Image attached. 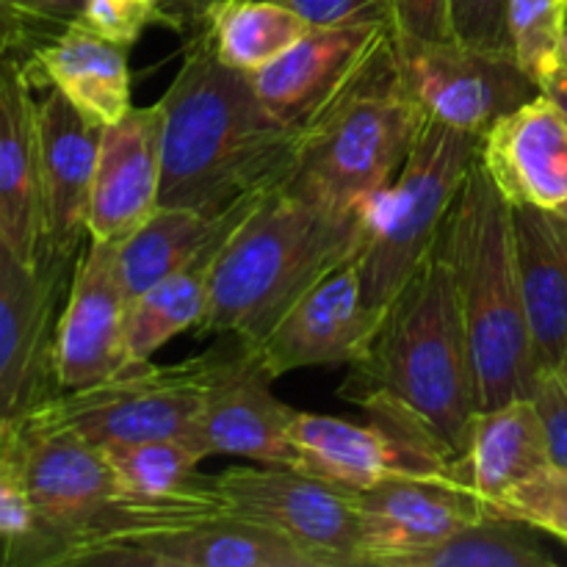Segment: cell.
<instances>
[{
  "label": "cell",
  "instance_id": "1",
  "mask_svg": "<svg viewBox=\"0 0 567 567\" xmlns=\"http://www.w3.org/2000/svg\"><path fill=\"white\" fill-rule=\"evenodd\" d=\"M349 369L341 396L452 474L480 393L443 233L388 305L369 354Z\"/></svg>",
  "mask_w": 567,
  "mask_h": 567
},
{
  "label": "cell",
  "instance_id": "2",
  "mask_svg": "<svg viewBox=\"0 0 567 567\" xmlns=\"http://www.w3.org/2000/svg\"><path fill=\"white\" fill-rule=\"evenodd\" d=\"M161 105V208L214 219L258 203L291 177L302 136L280 125L247 72L221 64L203 37L188 39L186 59Z\"/></svg>",
  "mask_w": 567,
  "mask_h": 567
},
{
  "label": "cell",
  "instance_id": "3",
  "mask_svg": "<svg viewBox=\"0 0 567 567\" xmlns=\"http://www.w3.org/2000/svg\"><path fill=\"white\" fill-rule=\"evenodd\" d=\"M363 216L332 208L288 183L266 194L216 252L199 332L255 347L327 271L358 252Z\"/></svg>",
  "mask_w": 567,
  "mask_h": 567
},
{
  "label": "cell",
  "instance_id": "4",
  "mask_svg": "<svg viewBox=\"0 0 567 567\" xmlns=\"http://www.w3.org/2000/svg\"><path fill=\"white\" fill-rule=\"evenodd\" d=\"M454 291L474 360L480 410L529 399L537 369L520 293L513 205L476 155L443 225Z\"/></svg>",
  "mask_w": 567,
  "mask_h": 567
},
{
  "label": "cell",
  "instance_id": "5",
  "mask_svg": "<svg viewBox=\"0 0 567 567\" xmlns=\"http://www.w3.org/2000/svg\"><path fill=\"white\" fill-rule=\"evenodd\" d=\"M424 114L404 89L393 39L354 86L302 133L288 186L347 214H365L402 172Z\"/></svg>",
  "mask_w": 567,
  "mask_h": 567
},
{
  "label": "cell",
  "instance_id": "6",
  "mask_svg": "<svg viewBox=\"0 0 567 567\" xmlns=\"http://www.w3.org/2000/svg\"><path fill=\"white\" fill-rule=\"evenodd\" d=\"M480 138L424 116L402 172L363 216L358 264L371 308H388L432 252L480 155Z\"/></svg>",
  "mask_w": 567,
  "mask_h": 567
},
{
  "label": "cell",
  "instance_id": "7",
  "mask_svg": "<svg viewBox=\"0 0 567 567\" xmlns=\"http://www.w3.org/2000/svg\"><path fill=\"white\" fill-rule=\"evenodd\" d=\"M25 463L31 532L6 554V565H72L92 540L122 487L94 443L61 426L17 421Z\"/></svg>",
  "mask_w": 567,
  "mask_h": 567
},
{
  "label": "cell",
  "instance_id": "8",
  "mask_svg": "<svg viewBox=\"0 0 567 567\" xmlns=\"http://www.w3.org/2000/svg\"><path fill=\"white\" fill-rule=\"evenodd\" d=\"M225 352L210 349L175 365L147 363L78 391H59L28 419L75 432L94 446L158 437L186 441Z\"/></svg>",
  "mask_w": 567,
  "mask_h": 567
},
{
  "label": "cell",
  "instance_id": "9",
  "mask_svg": "<svg viewBox=\"0 0 567 567\" xmlns=\"http://www.w3.org/2000/svg\"><path fill=\"white\" fill-rule=\"evenodd\" d=\"M194 515H233L286 537L316 567H363L352 493L282 465L208 476Z\"/></svg>",
  "mask_w": 567,
  "mask_h": 567
},
{
  "label": "cell",
  "instance_id": "10",
  "mask_svg": "<svg viewBox=\"0 0 567 567\" xmlns=\"http://www.w3.org/2000/svg\"><path fill=\"white\" fill-rule=\"evenodd\" d=\"M393 53L404 89L421 114L474 136L540 94L513 55L465 48L454 39L393 37Z\"/></svg>",
  "mask_w": 567,
  "mask_h": 567
},
{
  "label": "cell",
  "instance_id": "11",
  "mask_svg": "<svg viewBox=\"0 0 567 567\" xmlns=\"http://www.w3.org/2000/svg\"><path fill=\"white\" fill-rule=\"evenodd\" d=\"M385 310L365 302L354 252L327 271L255 347L247 349L271 380L316 365H354L369 354Z\"/></svg>",
  "mask_w": 567,
  "mask_h": 567
},
{
  "label": "cell",
  "instance_id": "12",
  "mask_svg": "<svg viewBox=\"0 0 567 567\" xmlns=\"http://www.w3.org/2000/svg\"><path fill=\"white\" fill-rule=\"evenodd\" d=\"M391 39L393 28L388 25L310 28L249 81L264 109L302 136L354 86Z\"/></svg>",
  "mask_w": 567,
  "mask_h": 567
},
{
  "label": "cell",
  "instance_id": "13",
  "mask_svg": "<svg viewBox=\"0 0 567 567\" xmlns=\"http://www.w3.org/2000/svg\"><path fill=\"white\" fill-rule=\"evenodd\" d=\"M64 266L28 264L0 238V432L53 396V310Z\"/></svg>",
  "mask_w": 567,
  "mask_h": 567
},
{
  "label": "cell",
  "instance_id": "14",
  "mask_svg": "<svg viewBox=\"0 0 567 567\" xmlns=\"http://www.w3.org/2000/svg\"><path fill=\"white\" fill-rule=\"evenodd\" d=\"M131 297L116 244L86 238L55 324L53 374L59 391H78L122 371Z\"/></svg>",
  "mask_w": 567,
  "mask_h": 567
},
{
  "label": "cell",
  "instance_id": "15",
  "mask_svg": "<svg viewBox=\"0 0 567 567\" xmlns=\"http://www.w3.org/2000/svg\"><path fill=\"white\" fill-rule=\"evenodd\" d=\"M271 382L241 341L236 349H227L205 393L203 410L186 435L199 460L230 454L260 465L293 468L288 424L297 410L269 391Z\"/></svg>",
  "mask_w": 567,
  "mask_h": 567
},
{
  "label": "cell",
  "instance_id": "16",
  "mask_svg": "<svg viewBox=\"0 0 567 567\" xmlns=\"http://www.w3.org/2000/svg\"><path fill=\"white\" fill-rule=\"evenodd\" d=\"M363 535V567H399L487 513L485 504L441 476H391L352 493Z\"/></svg>",
  "mask_w": 567,
  "mask_h": 567
},
{
  "label": "cell",
  "instance_id": "17",
  "mask_svg": "<svg viewBox=\"0 0 567 567\" xmlns=\"http://www.w3.org/2000/svg\"><path fill=\"white\" fill-rule=\"evenodd\" d=\"M164 105H131L103 127L89 197L86 238L122 244L158 208L164 175Z\"/></svg>",
  "mask_w": 567,
  "mask_h": 567
},
{
  "label": "cell",
  "instance_id": "18",
  "mask_svg": "<svg viewBox=\"0 0 567 567\" xmlns=\"http://www.w3.org/2000/svg\"><path fill=\"white\" fill-rule=\"evenodd\" d=\"M288 443L293 452V468L347 493L365 491L391 476L452 480L446 465L374 419L369 424H352L332 415L297 410L288 424Z\"/></svg>",
  "mask_w": 567,
  "mask_h": 567
},
{
  "label": "cell",
  "instance_id": "19",
  "mask_svg": "<svg viewBox=\"0 0 567 567\" xmlns=\"http://www.w3.org/2000/svg\"><path fill=\"white\" fill-rule=\"evenodd\" d=\"M39 103L42 150L44 264L66 266L86 244V214L103 127L81 114L59 89L44 86Z\"/></svg>",
  "mask_w": 567,
  "mask_h": 567
},
{
  "label": "cell",
  "instance_id": "20",
  "mask_svg": "<svg viewBox=\"0 0 567 567\" xmlns=\"http://www.w3.org/2000/svg\"><path fill=\"white\" fill-rule=\"evenodd\" d=\"M0 238L28 264H44L39 103L20 50H0Z\"/></svg>",
  "mask_w": 567,
  "mask_h": 567
},
{
  "label": "cell",
  "instance_id": "21",
  "mask_svg": "<svg viewBox=\"0 0 567 567\" xmlns=\"http://www.w3.org/2000/svg\"><path fill=\"white\" fill-rule=\"evenodd\" d=\"M480 161L509 205L567 203V120L543 92L482 133Z\"/></svg>",
  "mask_w": 567,
  "mask_h": 567
},
{
  "label": "cell",
  "instance_id": "22",
  "mask_svg": "<svg viewBox=\"0 0 567 567\" xmlns=\"http://www.w3.org/2000/svg\"><path fill=\"white\" fill-rule=\"evenodd\" d=\"M546 432L529 399H513L498 408L480 410L465 432V446L452 465V480L474 493L487 513L532 474L548 465Z\"/></svg>",
  "mask_w": 567,
  "mask_h": 567
},
{
  "label": "cell",
  "instance_id": "23",
  "mask_svg": "<svg viewBox=\"0 0 567 567\" xmlns=\"http://www.w3.org/2000/svg\"><path fill=\"white\" fill-rule=\"evenodd\" d=\"M33 83L53 86L94 125L105 127L131 109L127 48L100 37L83 22H70L25 61Z\"/></svg>",
  "mask_w": 567,
  "mask_h": 567
},
{
  "label": "cell",
  "instance_id": "24",
  "mask_svg": "<svg viewBox=\"0 0 567 567\" xmlns=\"http://www.w3.org/2000/svg\"><path fill=\"white\" fill-rule=\"evenodd\" d=\"M520 293L537 369H554L567 352V238L548 210L513 205Z\"/></svg>",
  "mask_w": 567,
  "mask_h": 567
},
{
  "label": "cell",
  "instance_id": "25",
  "mask_svg": "<svg viewBox=\"0 0 567 567\" xmlns=\"http://www.w3.org/2000/svg\"><path fill=\"white\" fill-rule=\"evenodd\" d=\"M252 205H244L233 214L214 216V219L186 208H161L158 205L155 214L133 236L116 244L120 275L127 297L136 299L138 293L169 277L172 271L197 260L199 255L216 252Z\"/></svg>",
  "mask_w": 567,
  "mask_h": 567
},
{
  "label": "cell",
  "instance_id": "26",
  "mask_svg": "<svg viewBox=\"0 0 567 567\" xmlns=\"http://www.w3.org/2000/svg\"><path fill=\"white\" fill-rule=\"evenodd\" d=\"M219 252V249H216ZM216 252L199 255L183 269L150 286L131 299L125 324V354L122 371L138 369L153 360L166 341L188 330H199L210 299V266Z\"/></svg>",
  "mask_w": 567,
  "mask_h": 567
},
{
  "label": "cell",
  "instance_id": "27",
  "mask_svg": "<svg viewBox=\"0 0 567 567\" xmlns=\"http://www.w3.org/2000/svg\"><path fill=\"white\" fill-rule=\"evenodd\" d=\"M310 28L297 11L275 0H227L197 37L208 42L221 64L252 75L291 50Z\"/></svg>",
  "mask_w": 567,
  "mask_h": 567
},
{
  "label": "cell",
  "instance_id": "28",
  "mask_svg": "<svg viewBox=\"0 0 567 567\" xmlns=\"http://www.w3.org/2000/svg\"><path fill=\"white\" fill-rule=\"evenodd\" d=\"M554 557L540 546L535 526L507 515L485 513L399 567H551Z\"/></svg>",
  "mask_w": 567,
  "mask_h": 567
},
{
  "label": "cell",
  "instance_id": "29",
  "mask_svg": "<svg viewBox=\"0 0 567 567\" xmlns=\"http://www.w3.org/2000/svg\"><path fill=\"white\" fill-rule=\"evenodd\" d=\"M97 449L109 460L122 487V496L172 498L192 491L203 480L197 474V465L203 460L181 437L109 443V446Z\"/></svg>",
  "mask_w": 567,
  "mask_h": 567
},
{
  "label": "cell",
  "instance_id": "30",
  "mask_svg": "<svg viewBox=\"0 0 567 567\" xmlns=\"http://www.w3.org/2000/svg\"><path fill=\"white\" fill-rule=\"evenodd\" d=\"M507 37L515 64L540 86L563 61V6L559 0H509Z\"/></svg>",
  "mask_w": 567,
  "mask_h": 567
},
{
  "label": "cell",
  "instance_id": "31",
  "mask_svg": "<svg viewBox=\"0 0 567 567\" xmlns=\"http://www.w3.org/2000/svg\"><path fill=\"white\" fill-rule=\"evenodd\" d=\"M496 515L524 520L567 546V468L543 465L498 504Z\"/></svg>",
  "mask_w": 567,
  "mask_h": 567
},
{
  "label": "cell",
  "instance_id": "32",
  "mask_svg": "<svg viewBox=\"0 0 567 567\" xmlns=\"http://www.w3.org/2000/svg\"><path fill=\"white\" fill-rule=\"evenodd\" d=\"M31 532L25 463L17 424L0 432V563Z\"/></svg>",
  "mask_w": 567,
  "mask_h": 567
},
{
  "label": "cell",
  "instance_id": "33",
  "mask_svg": "<svg viewBox=\"0 0 567 567\" xmlns=\"http://www.w3.org/2000/svg\"><path fill=\"white\" fill-rule=\"evenodd\" d=\"M509 0H449V28L454 42L487 53H509Z\"/></svg>",
  "mask_w": 567,
  "mask_h": 567
},
{
  "label": "cell",
  "instance_id": "34",
  "mask_svg": "<svg viewBox=\"0 0 567 567\" xmlns=\"http://www.w3.org/2000/svg\"><path fill=\"white\" fill-rule=\"evenodd\" d=\"M78 22L122 48H131L144 28L161 22V0H83Z\"/></svg>",
  "mask_w": 567,
  "mask_h": 567
},
{
  "label": "cell",
  "instance_id": "35",
  "mask_svg": "<svg viewBox=\"0 0 567 567\" xmlns=\"http://www.w3.org/2000/svg\"><path fill=\"white\" fill-rule=\"evenodd\" d=\"M297 11L313 28L388 25L393 28L391 0H275Z\"/></svg>",
  "mask_w": 567,
  "mask_h": 567
},
{
  "label": "cell",
  "instance_id": "36",
  "mask_svg": "<svg viewBox=\"0 0 567 567\" xmlns=\"http://www.w3.org/2000/svg\"><path fill=\"white\" fill-rule=\"evenodd\" d=\"M532 402L546 432L548 460L551 465L567 468V382L557 374V369H543L537 374Z\"/></svg>",
  "mask_w": 567,
  "mask_h": 567
},
{
  "label": "cell",
  "instance_id": "37",
  "mask_svg": "<svg viewBox=\"0 0 567 567\" xmlns=\"http://www.w3.org/2000/svg\"><path fill=\"white\" fill-rule=\"evenodd\" d=\"M393 37L396 39H452L449 28V0H391Z\"/></svg>",
  "mask_w": 567,
  "mask_h": 567
},
{
  "label": "cell",
  "instance_id": "38",
  "mask_svg": "<svg viewBox=\"0 0 567 567\" xmlns=\"http://www.w3.org/2000/svg\"><path fill=\"white\" fill-rule=\"evenodd\" d=\"M33 0H0V50H22L44 31Z\"/></svg>",
  "mask_w": 567,
  "mask_h": 567
},
{
  "label": "cell",
  "instance_id": "39",
  "mask_svg": "<svg viewBox=\"0 0 567 567\" xmlns=\"http://www.w3.org/2000/svg\"><path fill=\"white\" fill-rule=\"evenodd\" d=\"M225 3L227 0H161V25L186 33L192 39L203 31L208 17Z\"/></svg>",
  "mask_w": 567,
  "mask_h": 567
},
{
  "label": "cell",
  "instance_id": "40",
  "mask_svg": "<svg viewBox=\"0 0 567 567\" xmlns=\"http://www.w3.org/2000/svg\"><path fill=\"white\" fill-rule=\"evenodd\" d=\"M33 3H37V11L44 20V25L55 28V31L75 22L83 9V0H33Z\"/></svg>",
  "mask_w": 567,
  "mask_h": 567
},
{
  "label": "cell",
  "instance_id": "41",
  "mask_svg": "<svg viewBox=\"0 0 567 567\" xmlns=\"http://www.w3.org/2000/svg\"><path fill=\"white\" fill-rule=\"evenodd\" d=\"M540 92L546 94V97L554 100V105L563 111V116L567 120V61L565 59L559 61L551 72H548L546 81L540 83Z\"/></svg>",
  "mask_w": 567,
  "mask_h": 567
},
{
  "label": "cell",
  "instance_id": "42",
  "mask_svg": "<svg viewBox=\"0 0 567 567\" xmlns=\"http://www.w3.org/2000/svg\"><path fill=\"white\" fill-rule=\"evenodd\" d=\"M548 214L554 216V221H557L559 230H563V233H565V238H567V203H565V205H559V208L548 210Z\"/></svg>",
  "mask_w": 567,
  "mask_h": 567
},
{
  "label": "cell",
  "instance_id": "43",
  "mask_svg": "<svg viewBox=\"0 0 567 567\" xmlns=\"http://www.w3.org/2000/svg\"><path fill=\"white\" fill-rule=\"evenodd\" d=\"M554 369H557V374H559V377H563V380L567 382V352L563 354V358H559V363H557V365H554Z\"/></svg>",
  "mask_w": 567,
  "mask_h": 567
},
{
  "label": "cell",
  "instance_id": "44",
  "mask_svg": "<svg viewBox=\"0 0 567 567\" xmlns=\"http://www.w3.org/2000/svg\"><path fill=\"white\" fill-rule=\"evenodd\" d=\"M559 6H563V17L567 20V0H559Z\"/></svg>",
  "mask_w": 567,
  "mask_h": 567
}]
</instances>
